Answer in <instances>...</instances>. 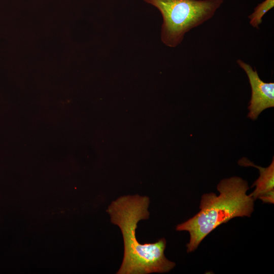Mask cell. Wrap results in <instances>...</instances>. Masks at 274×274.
<instances>
[{
    "mask_svg": "<svg viewBox=\"0 0 274 274\" xmlns=\"http://www.w3.org/2000/svg\"><path fill=\"white\" fill-rule=\"evenodd\" d=\"M149 203L146 196L124 195L113 201L108 208L111 221L121 229L124 242L123 258L117 274L164 273L176 265L164 255V238L144 244L136 238L138 222L149 217Z\"/></svg>",
    "mask_w": 274,
    "mask_h": 274,
    "instance_id": "1",
    "label": "cell"
},
{
    "mask_svg": "<svg viewBox=\"0 0 274 274\" xmlns=\"http://www.w3.org/2000/svg\"><path fill=\"white\" fill-rule=\"evenodd\" d=\"M214 193L202 195L200 211L186 221L178 224L177 231H187L190 234L186 245L187 252L195 250L201 242L211 232L223 223L237 217H250L254 211V200L247 194L248 182L233 177L222 180Z\"/></svg>",
    "mask_w": 274,
    "mask_h": 274,
    "instance_id": "2",
    "label": "cell"
},
{
    "mask_svg": "<svg viewBox=\"0 0 274 274\" xmlns=\"http://www.w3.org/2000/svg\"><path fill=\"white\" fill-rule=\"evenodd\" d=\"M160 12L163 23L161 40L176 47L185 35L211 19L224 0H144Z\"/></svg>",
    "mask_w": 274,
    "mask_h": 274,
    "instance_id": "3",
    "label": "cell"
},
{
    "mask_svg": "<svg viewBox=\"0 0 274 274\" xmlns=\"http://www.w3.org/2000/svg\"><path fill=\"white\" fill-rule=\"evenodd\" d=\"M237 63L249 79L251 97L248 106V117L255 120L263 111L274 107V83L263 81L256 70L242 60L237 59Z\"/></svg>",
    "mask_w": 274,
    "mask_h": 274,
    "instance_id": "4",
    "label": "cell"
},
{
    "mask_svg": "<svg viewBox=\"0 0 274 274\" xmlns=\"http://www.w3.org/2000/svg\"><path fill=\"white\" fill-rule=\"evenodd\" d=\"M238 164L243 166H253L259 169V177L251 186H255V189L249 194L254 200L261 194L274 189L273 157L270 164L266 167L256 165L245 157L241 159L238 161Z\"/></svg>",
    "mask_w": 274,
    "mask_h": 274,
    "instance_id": "5",
    "label": "cell"
},
{
    "mask_svg": "<svg viewBox=\"0 0 274 274\" xmlns=\"http://www.w3.org/2000/svg\"><path fill=\"white\" fill-rule=\"evenodd\" d=\"M274 7V0H265L258 4L248 18L250 25L256 28H259L262 22L264 15Z\"/></svg>",
    "mask_w": 274,
    "mask_h": 274,
    "instance_id": "6",
    "label": "cell"
},
{
    "mask_svg": "<svg viewBox=\"0 0 274 274\" xmlns=\"http://www.w3.org/2000/svg\"><path fill=\"white\" fill-rule=\"evenodd\" d=\"M258 198L261 199L263 203L273 204L274 189L261 194Z\"/></svg>",
    "mask_w": 274,
    "mask_h": 274,
    "instance_id": "7",
    "label": "cell"
}]
</instances>
